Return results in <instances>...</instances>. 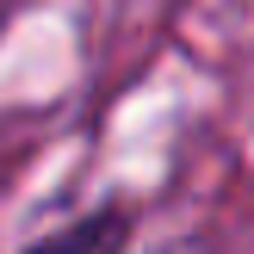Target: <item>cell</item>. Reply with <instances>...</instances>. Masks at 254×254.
Wrapping results in <instances>:
<instances>
[{
    "label": "cell",
    "mask_w": 254,
    "mask_h": 254,
    "mask_svg": "<svg viewBox=\"0 0 254 254\" xmlns=\"http://www.w3.org/2000/svg\"><path fill=\"white\" fill-rule=\"evenodd\" d=\"M136 205H124V198H106V205L81 211V217L56 223V230H44L31 248L19 254H130L136 248Z\"/></svg>",
    "instance_id": "cell-1"
}]
</instances>
